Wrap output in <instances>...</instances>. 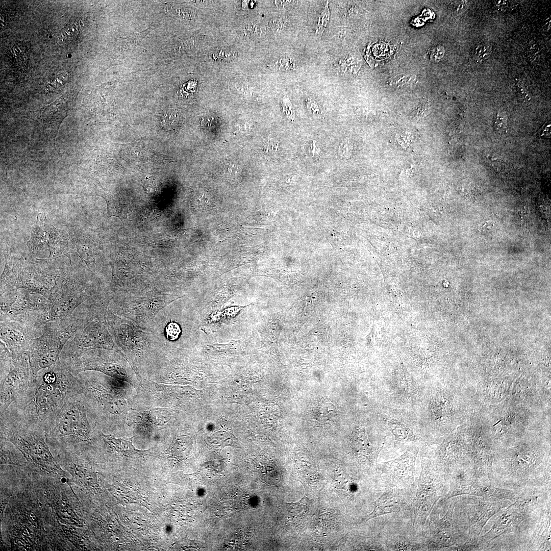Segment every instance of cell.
<instances>
[{
    "label": "cell",
    "instance_id": "cell-17",
    "mask_svg": "<svg viewBox=\"0 0 551 551\" xmlns=\"http://www.w3.org/2000/svg\"><path fill=\"white\" fill-rule=\"evenodd\" d=\"M386 422L389 430L394 436L396 443H415L421 440V437L419 434L416 433L411 427L402 421L388 418Z\"/></svg>",
    "mask_w": 551,
    "mask_h": 551
},
{
    "label": "cell",
    "instance_id": "cell-16",
    "mask_svg": "<svg viewBox=\"0 0 551 551\" xmlns=\"http://www.w3.org/2000/svg\"><path fill=\"white\" fill-rule=\"evenodd\" d=\"M53 496L50 495L49 498L52 499L51 506L54 510V512L58 518L62 523L65 524L73 525L78 527L83 526L80 515L76 512V509L73 508L71 503L67 500L66 497H64L62 493L53 490Z\"/></svg>",
    "mask_w": 551,
    "mask_h": 551
},
{
    "label": "cell",
    "instance_id": "cell-20",
    "mask_svg": "<svg viewBox=\"0 0 551 551\" xmlns=\"http://www.w3.org/2000/svg\"><path fill=\"white\" fill-rule=\"evenodd\" d=\"M108 214L109 216H116L122 220L127 217L128 211L124 206L115 201L107 203Z\"/></svg>",
    "mask_w": 551,
    "mask_h": 551
},
{
    "label": "cell",
    "instance_id": "cell-5",
    "mask_svg": "<svg viewBox=\"0 0 551 551\" xmlns=\"http://www.w3.org/2000/svg\"><path fill=\"white\" fill-rule=\"evenodd\" d=\"M48 310V298L26 289H13L1 294V322H19L42 334L44 314Z\"/></svg>",
    "mask_w": 551,
    "mask_h": 551
},
{
    "label": "cell",
    "instance_id": "cell-27",
    "mask_svg": "<svg viewBox=\"0 0 551 551\" xmlns=\"http://www.w3.org/2000/svg\"><path fill=\"white\" fill-rule=\"evenodd\" d=\"M516 89L517 97L522 102L525 103L530 100L529 93L521 82L516 83Z\"/></svg>",
    "mask_w": 551,
    "mask_h": 551
},
{
    "label": "cell",
    "instance_id": "cell-13",
    "mask_svg": "<svg viewBox=\"0 0 551 551\" xmlns=\"http://www.w3.org/2000/svg\"><path fill=\"white\" fill-rule=\"evenodd\" d=\"M41 215H38L39 219L32 229L31 238L27 244L31 251H35L43 248L46 243L49 251L48 258H54L67 250V238L60 230L46 223Z\"/></svg>",
    "mask_w": 551,
    "mask_h": 551
},
{
    "label": "cell",
    "instance_id": "cell-11",
    "mask_svg": "<svg viewBox=\"0 0 551 551\" xmlns=\"http://www.w3.org/2000/svg\"><path fill=\"white\" fill-rule=\"evenodd\" d=\"M111 346L105 328L96 321H90L68 340L60 354V360L67 368L90 349Z\"/></svg>",
    "mask_w": 551,
    "mask_h": 551
},
{
    "label": "cell",
    "instance_id": "cell-14",
    "mask_svg": "<svg viewBox=\"0 0 551 551\" xmlns=\"http://www.w3.org/2000/svg\"><path fill=\"white\" fill-rule=\"evenodd\" d=\"M414 494L395 489L384 488V492L374 502L372 512L365 515L362 521L388 514L411 511Z\"/></svg>",
    "mask_w": 551,
    "mask_h": 551
},
{
    "label": "cell",
    "instance_id": "cell-26",
    "mask_svg": "<svg viewBox=\"0 0 551 551\" xmlns=\"http://www.w3.org/2000/svg\"><path fill=\"white\" fill-rule=\"evenodd\" d=\"M236 54L232 52V51L229 49H219L215 51L212 54V58L216 60L223 59L229 60L232 59L235 55Z\"/></svg>",
    "mask_w": 551,
    "mask_h": 551
},
{
    "label": "cell",
    "instance_id": "cell-6",
    "mask_svg": "<svg viewBox=\"0 0 551 551\" xmlns=\"http://www.w3.org/2000/svg\"><path fill=\"white\" fill-rule=\"evenodd\" d=\"M419 474L416 479V488L412 511V531L421 535L434 506L439 498L441 481L439 470L424 452L420 459Z\"/></svg>",
    "mask_w": 551,
    "mask_h": 551
},
{
    "label": "cell",
    "instance_id": "cell-24",
    "mask_svg": "<svg viewBox=\"0 0 551 551\" xmlns=\"http://www.w3.org/2000/svg\"><path fill=\"white\" fill-rule=\"evenodd\" d=\"M283 112L290 120L295 118V114L293 106L287 96H285L282 103Z\"/></svg>",
    "mask_w": 551,
    "mask_h": 551
},
{
    "label": "cell",
    "instance_id": "cell-10",
    "mask_svg": "<svg viewBox=\"0 0 551 551\" xmlns=\"http://www.w3.org/2000/svg\"><path fill=\"white\" fill-rule=\"evenodd\" d=\"M34 379L28 354H11L9 371L1 383V414L24 395Z\"/></svg>",
    "mask_w": 551,
    "mask_h": 551
},
{
    "label": "cell",
    "instance_id": "cell-1",
    "mask_svg": "<svg viewBox=\"0 0 551 551\" xmlns=\"http://www.w3.org/2000/svg\"><path fill=\"white\" fill-rule=\"evenodd\" d=\"M76 376L61 363L40 370L24 395L11 405L26 418L45 431L60 412L66 401L82 392Z\"/></svg>",
    "mask_w": 551,
    "mask_h": 551
},
{
    "label": "cell",
    "instance_id": "cell-23",
    "mask_svg": "<svg viewBox=\"0 0 551 551\" xmlns=\"http://www.w3.org/2000/svg\"><path fill=\"white\" fill-rule=\"evenodd\" d=\"M507 127V115L503 112H499L493 125L494 130L499 133H504L506 131Z\"/></svg>",
    "mask_w": 551,
    "mask_h": 551
},
{
    "label": "cell",
    "instance_id": "cell-2",
    "mask_svg": "<svg viewBox=\"0 0 551 551\" xmlns=\"http://www.w3.org/2000/svg\"><path fill=\"white\" fill-rule=\"evenodd\" d=\"M0 416L1 438L19 450L29 466L55 478L68 477L51 453L43 427L26 418L12 405Z\"/></svg>",
    "mask_w": 551,
    "mask_h": 551
},
{
    "label": "cell",
    "instance_id": "cell-29",
    "mask_svg": "<svg viewBox=\"0 0 551 551\" xmlns=\"http://www.w3.org/2000/svg\"><path fill=\"white\" fill-rule=\"evenodd\" d=\"M512 2H513L500 1L497 3L496 6L500 10L506 11L510 8L513 9V6H515V5H513L514 3Z\"/></svg>",
    "mask_w": 551,
    "mask_h": 551
},
{
    "label": "cell",
    "instance_id": "cell-25",
    "mask_svg": "<svg viewBox=\"0 0 551 551\" xmlns=\"http://www.w3.org/2000/svg\"><path fill=\"white\" fill-rule=\"evenodd\" d=\"M166 333L167 337L169 339L175 340L178 338L180 333V329L177 323L171 322L167 326Z\"/></svg>",
    "mask_w": 551,
    "mask_h": 551
},
{
    "label": "cell",
    "instance_id": "cell-8",
    "mask_svg": "<svg viewBox=\"0 0 551 551\" xmlns=\"http://www.w3.org/2000/svg\"><path fill=\"white\" fill-rule=\"evenodd\" d=\"M91 290L80 272L66 270L49 297V314L52 321L72 315L90 296Z\"/></svg>",
    "mask_w": 551,
    "mask_h": 551
},
{
    "label": "cell",
    "instance_id": "cell-30",
    "mask_svg": "<svg viewBox=\"0 0 551 551\" xmlns=\"http://www.w3.org/2000/svg\"><path fill=\"white\" fill-rule=\"evenodd\" d=\"M550 124H547V126H546V127L544 126L543 127L544 128V129L542 128L539 131V132H541V133H539V132L538 133V135H539V136L540 137H541H541L545 138V137H549L550 134Z\"/></svg>",
    "mask_w": 551,
    "mask_h": 551
},
{
    "label": "cell",
    "instance_id": "cell-4",
    "mask_svg": "<svg viewBox=\"0 0 551 551\" xmlns=\"http://www.w3.org/2000/svg\"><path fill=\"white\" fill-rule=\"evenodd\" d=\"M84 326L81 319L70 317L49 321L33 341L28 355L34 378L41 369L55 365L68 340Z\"/></svg>",
    "mask_w": 551,
    "mask_h": 551
},
{
    "label": "cell",
    "instance_id": "cell-7",
    "mask_svg": "<svg viewBox=\"0 0 551 551\" xmlns=\"http://www.w3.org/2000/svg\"><path fill=\"white\" fill-rule=\"evenodd\" d=\"M5 258L13 273L14 289H26L48 299L65 271L54 264L35 263L6 254Z\"/></svg>",
    "mask_w": 551,
    "mask_h": 551
},
{
    "label": "cell",
    "instance_id": "cell-28",
    "mask_svg": "<svg viewBox=\"0 0 551 551\" xmlns=\"http://www.w3.org/2000/svg\"><path fill=\"white\" fill-rule=\"evenodd\" d=\"M352 152L351 144L347 141L344 140L339 145L338 148V154L342 157H348Z\"/></svg>",
    "mask_w": 551,
    "mask_h": 551
},
{
    "label": "cell",
    "instance_id": "cell-18",
    "mask_svg": "<svg viewBox=\"0 0 551 551\" xmlns=\"http://www.w3.org/2000/svg\"><path fill=\"white\" fill-rule=\"evenodd\" d=\"M80 32V26L77 22L67 24L60 33L58 37L59 43L64 44L74 40Z\"/></svg>",
    "mask_w": 551,
    "mask_h": 551
},
{
    "label": "cell",
    "instance_id": "cell-32",
    "mask_svg": "<svg viewBox=\"0 0 551 551\" xmlns=\"http://www.w3.org/2000/svg\"><path fill=\"white\" fill-rule=\"evenodd\" d=\"M313 143H314V145H313V146H314V148H313V149H314V150H313V151H312V152H311V153H312V154H313V155L314 156H315V155H318V154H317V153H318V154H319V149H318V148H316V145H315V142H314V141H313Z\"/></svg>",
    "mask_w": 551,
    "mask_h": 551
},
{
    "label": "cell",
    "instance_id": "cell-9",
    "mask_svg": "<svg viewBox=\"0 0 551 551\" xmlns=\"http://www.w3.org/2000/svg\"><path fill=\"white\" fill-rule=\"evenodd\" d=\"M419 450L420 446L413 443L399 457L378 465L384 489L403 490L415 495V464Z\"/></svg>",
    "mask_w": 551,
    "mask_h": 551
},
{
    "label": "cell",
    "instance_id": "cell-15",
    "mask_svg": "<svg viewBox=\"0 0 551 551\" xmlns=\"http://www.w3.org/2000/svg\"><path fill=\"white\" fill-rule=\"evenodd\" d=\"M385 550H427L422 535L414 533H393L384 537Z\"/></svg>",
    "mask_w": 551,
    "mask_h": 551
},
{
    "label": "cell",
    "instance_id": "cell-19",
    "mask_svg": "<svg viewBox=\"0 0 551 551\" xmlns=\"http://www.w3.org/2000/svg\"><path fill=\"white\" fill-rule=\"evenodd\" d=\"M179 122V115L177 111L173 109H168L163 114L161 122L164 129L171 130L178 127Z\"/></svg>",
    "mask_w": 551,
    "mask_h": 551
},
{
    "label": "cell",
    "instance_id": "cell-22",
    "mask_svg": "<svg viewBox=\"0 0 551 551\" xmlns=\"http://www.w3.org/2000/svg\"><path fill=\"white\" fill-rule=\"evenodd\" d=\"M491 54V47L487 43H481L475 46L474 51V57L479 61L487 59Z\"/></svg>",
    "mask_w": 551,
    "mask_h": 551
},
{
    "label": "cell",
    "instance_id": "cell-31",
    "mask_svg": "<svg viewBox=\"0 0 551 551\" xmlns=\"http://www.w3.org/2000/svg\"><path fill=\"white\" fill-rule=\"evenodd\" d=\"M444 49L442 47H438L435 49L433 55L435 60H439L443 56Z\"/></svg>",
    "mask_w": 551,
    "mask_h": 551
},
{
    "label": "cell",
    "instance_id": "cell-3",
    "mask_svg": "<svg viewBox=\"0 0 551 551\" xmlns=\"http://www.w3.org/2000/svg\"><path fill=\"white\" fill-rule=\"evenodd\" d=\"M47 442L54 455L86 453L92 442V431L81 393L65 403L45 429Z\"/></svg>",
    "mask_w": 551,
    "mask_h": 551
},
{
    "label": "cell",
    "instance_id": "cell-12",
    "mask_svg": "<svg viewBox=\"0 0 551 551\" xmlns=\"http://www.w3.org/2000/svg\"><path fill=\"white\" fill-rule=\"evenodd\" d=\"M1 343L13 356L28 354L33 341L41 334L32 328L16 321L1 322Z\"/></svg>",
    "mask_w": 551,
    "mask_h": 551
},
{
    "label": "cell",
    "instance_id": "cell-21",
    "mask_svg": "<svg viewBox=\"0 0 551 551\" xmlns=\"http://www.w3.org/2000/svg\"><path fill=\"white\" fill-rule=\"evenodd\" d=\"M330 19V11L328 8V1L321 11L318 17V21L316 27L315 35L320 37L322 34Z\"/></svg>",
    "mask_w": 551,
    "mask_h": 551
}]
</instances>
